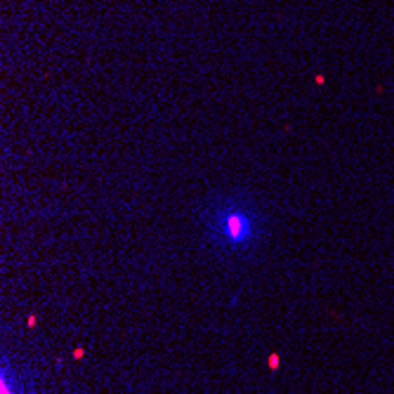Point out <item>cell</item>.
Returning <instances> with one entry per match:
<instances>
[{"mask_svg":"<svg viewBox=\"0 0 394 394\" xmlns=\"http://www.w3.org/2000/svg\"><path fill=\"white\" fill-rule=\"evenodd\" d=\"M203 234L217 251L229 255L248 253L264 236V215L248 194H224L203 210Z\"/></svg>","mask_w":394,"mask_h":394,"instance_id":"1","label":"cell"}]
</instances>
